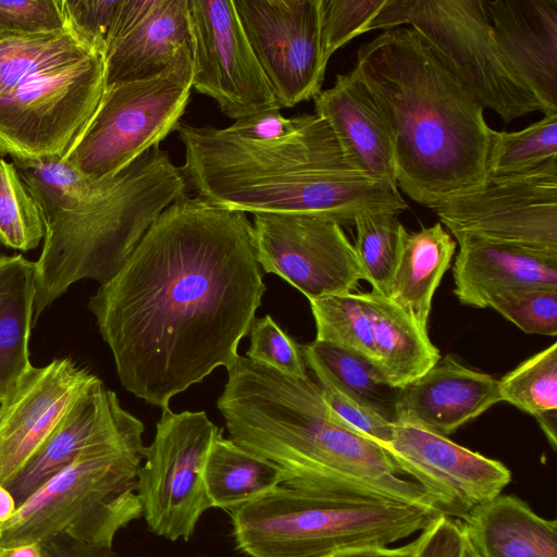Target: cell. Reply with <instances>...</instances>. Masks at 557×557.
Wrapping results in <instances>:
<instances>
[{"label":"cell","mask_w":557,"mask_h":557,"mask_svg":"<svg viewBox=\"0 0 557 557\" xmlns=\"http://www.w3.org/2000/svg\"><path fill=\"white\" fill-rule=\"evenodd\" d=\"M265 290L246 213L187 194L158 215L87 307L122 386L163 410L235 362Z\"/></svg>","instance_id":"6da1fadb"},{"label":"cell","mask_w":557,"mask_h":557,"mask_svg":"<svg viewBox=\"0 0 557 557\" xmlns=\"http://www.w3.org/2000/svg\"><path fill=\"white\" fill-rule=\"evenodd\" d=\"M184 146L180 168L194 196L244 213L308 215L352 227L367 212L408 209L396 184L371 180L345 160L327 123L295 116L292 132L272 144L243 138L226 127L175 128Z\"/></svg>","instance_id":"7a4b0ae2"},{"label":"cell","mask_w":557,"mask_h":557,"mask_svg":"<svg viewBox=\"0 0 557 557\" xmlns=\"http://www.w3.org/2000/svg\"><path fill=\"white\" fill-rule=\"evenodd\" d=\"M354 67L388 127L407 196L433 209L485 181L494 129L414 29L384 30L359 48Z\"/></svg>","instance_id":"3957f363"},{"label":"cell","mask_w":557,"mask_h":557,"mask_svg":"<svg viewBox=\"0 0 557 557\" xmlns=\"http://www.w3.org/2000/svg\"><path fill=\"white\" fill-rule=\"evenodd\" d=\"M216 406L230 438L274 463L284 485L436 507L382 447L334 417L310 379L238 356Z\"/></svg>","instance_id":"277c9868"},{"label":"cell","mask_w":557,"mask_h":557,"mask_svg":"<svg viewBox=\"0 0 557 557\" xmlns=\"http://www.w3.org/2000/svg\"><path fill=\"white\" fill-rule=\"evenodd\" d=\"M187 189L181 169L158 146L99 181L74 210L45 218L34 323L74 283L112 278L158 215Z\"/></svg>","instance_id":"5b68a950"},{"label":"cell","mask_w":557,"mask_h":557,"mask_svg":"<svg viewBox=\"0 0 557 557\" xmlns=\"http://www.w3.org/2000/svg\"><path fill=\"white\" fill-rule=\"evenodd\" d=\"M104 88L103 57L67 24L0 33V157H64Z\"/></svg>","instance_id":"8992f818"},{"label":"cell","mask_w":557,"mask_h":557,"mask_svg":"<svg viewBox=\"0 0 557 557\" xmlns=\"http://www.w3.org/2000/svg\"><path fill=\"white\" fill-rule=\"evenodd\" d=\"M236 548L248 557H326L389 546L428 528L436 507L281 484L228 511Z\"/></svg>","instance_id":"52a82bcc"},{"label":"cell","mask_w":557,"mask_h":557,"mask_svg":"<svg viewBox=\"0 0 557 557\" xmlns=\"http://www.w3.org/2000/svg\"><path fill=\"white\" fill-rule=\"evenodd\" d=\"M143 442L89 449L51 476L0 525V547L66 536L113 546L116 533L141 517L137 496Z\"/></svg>","instance_id":"ba28073f"},{"label":"cell","mask_w":557,"mask_h":557,"mask_svg":"<svg viewBox=\"0 0 557 557\" xmlns=\"http://www.w3.org/2000/svg\"><path fill=\"white\" fill-rule=\"evenodd\" d=\"M409 25L431 53L475 98L508 124L539 99L510 69L495 41L484 0H388L371 30Z\"/></svg>","instance_id":"9c48e42d"},{"label":"cell","mask_w":557,"mask_h":557,"mask_svg":"<svg viewBox=\"0 0 557 557\" xmlns=\"http://www.w3.org/2000/svg\"><path fill=\"white\" fill-rule=\"evenodd\" d=\"M193 49L160 74L104 88L101 101L63 160L91 181L114 176L175 131L189 101Z\"/></svg>","instance_id":"30bf717a"},{"label":"cell","mask_w":557,"mask_h":557,"mask_svg":"<svg viewBox=\"0 0 557 557\" xmlns=\"http://www.w3.org/2000/svg\"><path fill=\"white\" fill-rule=\"evenodd\" d=\"M221 431L205 411L163 409L152 443L146 446L137 478V496L150 532L188 541L211 507L205 467Z\"/></svg>","instance_id":"8fae6325"},{"label":"cell","mask_w":557,"mask_h":557,"mask_svg":"<svg viewBox=\"0 0 557 557\" xmlns=\"http://www.w3.org/2000/svg\"><path fill=\"white\" fill-rule=\"evenodd\" d=\"M455 240L476 239L557 256V158L487 175L432 209Z\"/></svg>","instance_id":"7c38bea8"},{"label":"cell","mask_w":557,"mask_h":557,"mask_svg":"<svg viewBox=\"0 0 557 557\" xmlns=\"http://www.w3.org/2000/svg\"><path fill=\"white\" fill-rule=\"evenodd\" d=\"M257 261L308 299L352 293L366 276L343 227L308 215L255 213Z\"/></svg>","instance_id":"4fadbf2b"},{"label":"cell","mask_w":557,"mask_h":557,"mask_svg":"<svg viewBox=\"0 0 557 557\" xmlns=\"http://www.w3.org/2000/svg\"><path fill=\"white\" fill-rule=\"evenodd\" d=\"M233 2L280 108L313 99L329 62L321 45V0Z\"/></svg>","instance_id":"5bb4252c"},{"label":"cell","mask_w":557,"mask_h":557,"mask_svg":"<svg viewBox=\"0 0 557 557\" xmlns=\"http://www.w3.org/2000/svg\"><path fill=\"white\" fill-rule=\"evenodd\" d=\"M193 35L191 89L233 120L281 109L249 45L233 0H187Z\"/></svg>","instance_id":"9a60e30c"},{"label":"cell","mask_w":557,"mask_h":557,"mask_svg":"<svg viewBox=\"0 0 557 557\" xmlns=\"http://www.w3.org/2000/svg\"><path fill=\"white\" fill-rule=\"evenodd\" d=\"M393 422L392 440L382 448L398 472L411 476L443 515L463 521L510 483L511 472L500 461L416 423Z\"/></svg>","instance_id":"2e32d148"},{"label":"cell","mask_w":557,"mask_h":557,"mask_svg":"<svg viewBox=\"0 0 557 557\" xmlns=\"http://www.w3.org/2000/svg\"><path fill=\"white\" fill-rule=\"evenodd\" d=\"M95 377L71 359L32 367L0 403V484L8 486Z\"/></svg>","instance_id":"e0dca14e"},{"label":"cell","mask_w":557,"mask_h":557,"mask_svg":"<svg viewBox=\"0 0 557 557\" xmlns=\"http://www.w3.org/2000/svg\"><path fill=\"white\" fill-rule=\"evenodd\" d=\"M145 426L95 375L18 474L7 486L16 506L51 476L95 447L143 442Z\"/></svg>","instance_id":"ac0fdd59"},{"label":"cell","mask_w":557,"mask_h":557,"mask_svg":"<svg viewBox=\"0 0 557 557\" xmlns=\"http://www.w3.org/2000/svg\"><path fill=\"white\" fill-rule=\"evenodd\" d=\"M184 47L193 49L187 0H123L103 54L106 88L160 74Z\"/></svg>","instance_id":"d6986e66"},{"label":"cell","mask_w":557,"mask_h":557,"mask_svg":"<svg viewBox=\"0 0 557 557\" xmlns=\"http://www.w3.org/2000/svg\"><path fill=\"white\" fill-rule=\"evenodd\" d=\"M504 59L539 99L557 112V0H484Z\"/></svg>","instance_id":"ffe728a7"},{"label":"cell","mask_w":557,"mask_h":557,"mask_svg":"<svg viewBox=\"0 0 557 557\" xmlns=\"http://www.w3.org/2000/svg\"><path fill=\"white\" fill-rule=\"evenodd\" d=\"M498 403V380L446 355L397 391L393 421L416 423L447 436Z\"/></svg>","instance_id":"44dd1931"},{"label":"cell","mask_w":557,"mask_h":557,"mask_svg":"<svg viewBox=\"0 0 557 557\" xmlns=\"http://www.w3.org/2000/svg\"><path fill=\"white\" fill-rule=\"evenodd\" d=\"M313 101L314 114L331 127L347 163L371 180L397 185L388 127L358 71L337 74Z\"/></svg>","instance_id":"7402d4cb"},{"label":"cell","mask_w":557,"mask_h":557,"mask_svg":"<svg viewBox=\"0 0 557 557\" xmlns=\"http://www.w3.org/2000/svg\"><path fill=\"white\" fill-rule=\"evenodd\" d=\"M456 243L454 293L462 305L484 309L505 290L557 288V256L470 238Z\"/></svg>","instance_id":"603a6c76"},{"label":"cell","mask_w":557,"mask_h":557,"mask_svg":"<svg viewBox=\"0 0 557 557\" xmlns=\"http://www.w3.org/2000/svg\"><path fill=\"white\" fill-rule=\"evenodd\" d=\"M482 557H557V522L515 495H498L460 521Z\"/></svg>","instance_id":"cb8c5ba5"},{"label":"cell","mask_w":557,"mask_h":557,"mask_svg":"<svg viewBox=\"0 0 557 557\" xmlns=\"http://www.w3.org/2000/svg\"><path fill=\"white\" fill-rule=\"evenodd\" d=\"M456 248V240L441 222L416 232L404 228L401 233L397 262L385 296L424 332H428L433 296Z\"/></svg>","instance_id":"d4e9b609"},{"label":"cell","mask_w":557,"mask_h":557,"mask_svg":"<svg viewBox=\"0 0 557 557\" xmlns=\"http://www.w3.org/2000/svg\"><path fill=\"white\" fill-rule=\"evenodd\" d=\"M359 294L371 324L376 368L391 387L403 388L438 361L429 333L404 309L373 289Z\"/></svg>","instance_id":"484cf974"},{"label":"cell","mask_w":557,"mask_h":557,"mask_svg":"<svg viewBox=\"0 0 557 557\" xmlns=\"http://www.w3.org/2000/svg\"><path fill=\"white\" fill-rule=\"evenodd\" d=\"M36 264L22 255L0 256V403L33 367Z\"/></svg>","instance_id":"4316f807"},{"label":"cell","mask_w":557,"mask_h":557,"mask_svg":"<svg viewBox=\"0 0 557 557\" xmlns=\"http://www.w3.org/2000/svg\"><path fill=\"white\" fill-rule=\"evenodd\" d=\"M205 483L211 507L228 512L281 485L283 474L220 432L207 457Z\"/></svg>","instance_id":"83f0119b"},{"label":"cell","mask_w":557,"mask_h":557,"mask_svg":"<svg viewBox=\"0 0 557 557\" xmlns=\"http://www.w3.org/2000/svg\"><path fill=\"white\" fill-rule=\"evenodd\" d=\"M12 160L44 219L77 208L90 197L99 182L89 180L60 156Z\"/></svg>","instance_id":"f1b7e54d"},{"label":"cell","mask_w":557,"mask_h":557,"mask_svg":"<svg viewBox=\"0 0 557 557\" xmlns=\"http://www.w3.org/2000/svg\"><path fill=\"white\" fill-rule=\"evenodd\" d=\"M309 302L315 341L351 351L376 367L371 324L359 293L330 295Z\"/></svg>","instance_id":"f546056e"},{"label":"cell","mask_w":557,"mask_h":557,"mask_svg":"<svg viewBox=\"0 0 557 557\" xmlns=\"http://www.w3.org/2000/svg\"><path fill=\"white\" fill-rule=\"evenodd\" d=\"M500 401L535 419L557 412V343L523 360L498 380Z\"/></svg>","instance_id":"4dcf8cb0"},{"label":"cell","mask_w":557,"mask_h":557,"mask_svg":"<svg viewBox=\"0 0 557 557\" xmlns=\"http://www.w3.org/2000/svg\"><path fill=\"white\" fill-rule=\"evenodd\" d=\"M300 348L302 357L319 362L344 386L393 420L398 389L386 383L374 364L351 351L315 339Z\"/></svg>","instance_id":"1f68e13d"},{"label":"cell","mask_w":557,"mask_h":557,"mask_svg":"<svg viewBox=\"0 0 557 557\" xmlns=\"http://www.w3.org/2000/svg\"><path fill=\"white\" fill-rule=\"evenodd\" d=\"M557 158V112L518 132L493 131L488 175L522 172Z\"/></svg>","instance_id":"d6a6232c"},{"label":"cell","mask_w":557,"mask_h":557,"mask_svg":"<svg viewBox=\"0 0 557 557\" xmlns=\"http://www.w3.org/2000/svg\"><path fill=\"white\" fill-rule=\"evenodd\" d=\"M354 226L357 231L354 247L366 281L373 290L385 295L395 270L405 226L398 220V214L391 212L362 213Z\"/></svg>","instance_id":"836d02e7"},{"label":"cell","mask_w":557,"mask_h":557,"mask_svg":"<svg viewBox=\"0 0 557 557\" xmlns=\"http://www.w3.org/2000/svg\"><path fill=\"white\" fill-rule=\"evenodd\" d=\"M46 233L41 210L13 163L0 158V243L22 251L35 249Z\"/></svg>","instance_id":"e575fe53"},{"label":"cell","mask_w":557,"mask_h":557,"mask_svg":"<svg viewBox=\"0 0 557 557\" xmlns=\"http://www.w3.org/2000/svg\"><path fill=\"white\" fill-rule=\"evenodd\" d=\"M304 360L315 374L322 398L339 422L380 447L391 442L394 432L392 419L344 386L319 362L308 357Z\"/></svg>","instance_id":"d590c367"},{"label":"cell","mask_w":557,"mask_h":557,"mask_svg":"<svg viewBox=\"0 0 557 557\" xmlns=\"http://www.w3.org/2000/svg\"><path fill=\"white\" fill-rule=\"evenodd\" d=\"M487 308L528 334L557 335V288L523 287L494 295Z\"/></svg>","instance_id":"8d00e7d4"},{"label":"cell","mask_w":557,"mask_h":557,"mask_svg":"<svg viewBox=\"0 0 557 557\" xmlns=\"http://www.w3.org/2000/svg\"><path fill=\"white\" fill-rule=\"evenodd\" d=\"M388 0H321V45L326 61L350 40L371 30Z\"/></svg>","instance_id":"74e56055"},{"label":"cell","mask_w":557,"mask_h":557,"mask_svg":"<svg viewBox=\"0 0 557 557\" xmlns=\"http://www.w3.org/2000/svg\"><path fill=\"white\" fill-rule=\"evenodd\" d=\"M246 357L281 373L309 379L300 345L267 314L256 319Z\"/></svg>","instance_id":"f35d334b"},{"label":"cell","mask_w":557,"mask_h":557,"mask_svg":"<svg viewBox=\"0 0 557 557\" xmlns=\"http://www.w3.org/2000/svg\"><path fill=\"white\" fill-rule=\"evenodd\" d=\"M123 0H62L66 24L102 57Z\"/></svg>","instance_id":"ab89813d"},{"label":"cell","mask_w":557,"mask_h":557,"mask_svg":"<svg viewBox=\"0 0 557 557\" xmlns=\"http://www.w3.org/2000/svg\"><path fill=\"white\" fill-rule=\"evenodd\" d=\"M65 26L62 0H0V33L37 34Z\"/></svg>","instance_id":"60d3db41"},{"label":"cell","mask_w":557,"mask_h":557,"mask_svg":"<svg viewBox=\"0 0 557 557\" xmlns=\"http://www.w3.org/2000/svg\"><path fill=\"white\" fill-rule=\"evenodd\" d=\"M465 539L461 522L442 513L420 532L414 557H461Z\"/></svg>","instance_id":"b9f144b4"},{"label":"cell","mask_w":557,"mask_h":557,"mask_svg":"<svg viewBox=\"0 0 557 557\" xmlns=\"http://www.w3.org/2000/svg\"><path fill=\"white\" fill-rule=\"evenodd\" d=\"M294 125L295 116L285 117L280 113V109H276L236 120L226 128L251 141L272 144L288 135L294 128Z\"/></svg>","instance_id":"7bdbcfd3"},{"label":"cell","mask_w":557,"mask_h":557,"mask_svg":"<svg viewBox=\"0 0 557 557\" xmlns=\"http://www.w3.org/2000/svg\"><path fill=\"white\" fill-rule=\"evenodd\" d=\"M40 543L46 557H117L113 546L83 544L66 536Z\"/></svg>","instance_id":"ee69618b"},{"label":"cell","mask_w":557,"mask_h":557,"mask_svg":"<svg viewBox=\"0 0 557 557\" xmlns=\"http://www.w3.org/2000/svg\"><path fill=\"white\" fill-rule=\"evenodd\" d=\"M419 535L413 541L398 546H360L332 553L326 557H414L419 545Z\"/></svg>","instance_id":"f6af8a7d"},{"label":"cell","mask_w":557,"mask_h":557,"mask_svg":"<svg viewBox=\"0 0 557 557\" xmlns=\"http://www.w3.org/2000/svg\"><path fill=\"white\" fill-rule=\"evenodd\" d=\"M0 557H46L40 542L0 547Z\"/></svg>","instance_id":"bcb514c9"},{"label":"cell","mask_w":557,"mask_h":557,"mask_svg":"<svg viewBox=\"0 0 557 557\" xmlns=\"http://www.w3.org/2000/svg\"><path fill=\"white\" fill-rule=\"evenodd\" d=\"M17 506L9 490L0 484V525L8 521Z\"/></svg>","instance_id":"7dc6e473"},{"label":"cell","mask_w":557,"mask_h":557,"mask_svg":"<svg viewBox=\"0 0 557 557\" xmlns=\"http://www.w3.org/2000/svg\"><path fill=\"white\" fill-rule=\"evenodd\" d=\"M465 535H466V533H465ZM461 557H482L478 553V550L473 547V545L470 543L467 535L465 539V545H463Z\"/></svg>","instance_id":"c3c4849f"}]
</instances>
